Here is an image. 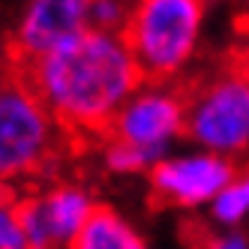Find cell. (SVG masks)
Wrapping results in <instances>:
<instances>
[{"label":"cell","instance_id":"1","mask_svg":"<svg viewBox=\"0 0 249 249\" xmlns=\"http://www.w3.org/2000/svg\"><path fill=\"white\" fill-rule=\"evenodd\" d=\"M60 129L105 135L114 114L144 84L120 33L84 30L72 42L21 69Z\"/></svg>","mask_w":249,"mask_h":249},{"label":"cell","instance_id":"2","mask_svg":"<svg viewBox=\"0 0 249 249\" xmlns=\"http://www.w3.org/2000/svg\"><path fill=\"white\" fill-rule=\"evenodd\" d=\"M204 0H135L123 30L144 81L180 78L201 42Z\"/></svg>","mask_w":249,"mask_h":249},{"label":"cell","instance_id":"3","mask_svg":"<svg viewBox=\"0 0 249 249\" xmlns=\"http://www.w3.org/2000/svg\"><path fill=\"white\" fill-rule=\"evenodd\" d=\"M186 90V138L192 147L234 159L249 150V84L228 63Z\"/></svg>","mask_w":249,"mask_h":249},{"label":"cell","instance_id":"4","mask_svg":"<svg viewBox=\"0 0 249 249\" xmlns=\"http://www.w3.org/2000/svg\"><path fill=\"white\" fill-rule=\"evenodd\" d=\"M60 144V126L36 90L15 75L0 93V183L42 171Z\"/></svg>","mask_w":249,"mask_h":249},{"label":"cell","instance_id":"5","mask_svg":"<svg viewBox=\"0 0 249 249\" xmlns=\"http://www.w3.org/2000/svg\"><path fill=\"white\" fill-rule=\"evenodd\" d=\"M102 138L123 141L156 165L186 138V90L168 81H144L114 114Z\"/></svg>","mask_w":249,"mask_h":249},{"label":"cell","instance_id":"6","mask_svg":"<svg viewBox=\"0 0 249 249\" xmlns=\"http://www.w3.org/2000/svg\"><path fill=\"white\" fill-rule=\"evenodd\" d=\"M237 177L234 159L207 153L198 147L174 150L147 171L150 192L168 207L195 210L210 207L213 198Z\"/></svg>","mask_w":249,"mask_h":249},{"label":"cell","instance_id":"7","mask_svg":"<svg viewBox=\"0 0 249 249\" xmlns=\"http://www.w3.org/2000/svg\"><path fill=\"white\" fill-rule=\"evenodd\" d=\"M99 210L93 192L81 183H54L18 201L27 249H69Z\"/></svg>","mask_w":249,"mask_h":249},{"label":"cell","instance_id":"8","mask_svg":"<svg viewBox=\"0 0 249 249\" xmlns=\"http://www.w3.org/2000/svg\"><path fill=\"white\" fill-rule=\"evenodd\" d=\"M87 9L90 0H24L9 36L12 63L24 69L90 30Z\"/></svg>","mask_w":249,"mask_h":249},{"label":"cell","instance_id":"9","mask_svg":"<svg viewBox=\"0 0 249 249\" xmlns=\"http://www.w3.org/2000/svg\"><path fill=\"white\" fill-rule=\"evenodd\" d=\"M69 249H150L147 237L135 228L132 219H126L120 210L99 204L93 219L87 222L81 237Z\"/></svg>","mask_w":249,"mask_h":249},{"label":"cell","instance_id":"10","mask_svg":"<svg viewBox=\"0 0 249 249\" xmlns=\"http://www.w3.org/2000/svg\"><path fill=\"white\" fill-rule=\"evenodd\" d=\"M210 219L222 228H234L243 219H249V168L237 171V177L231 180L210 204Z\"/></svg>","mask_w":249,"mask_h":249},{"label":"cell","instance_id":"11","mask_svg":"<svg viewBox=\"0 0 249 249\" xmlns=\"http://www.w3.org/2000/svg\"><path fill=\"white\" fill-rule=\"evenodd\" d=\"M102 165L111 174H120V177L147 174L153 168L144 153H138L135 147L123 144V141H114V138H102Z\"/></svg>","mask_w":249,"mask_h":249},{"label":"cell","instance_id":"12","mask_svg":"<svg viewBox=\"0 0 249 249\" xmlns=\"http://www.w3.org/2000/svg\"><path fill=\"white\" fill-rule=\"evenodd\" d=\"M132 3L135 0H90V9H87L90 30L120 33L123 36V30L129 24V15H132Z\"/></svg>","mask_w":249,"mask_h":249},{"label":"cell","instance_id":"13","mask_svg":"<svg viewBox=\"0 0 249 249\" xmlns=\"http://www.w3.org/2000/svg\"><path fill=\"white\" fill-rule=\"evenodd\" d=\"M0 249H27L18 201H12L3 192H0Z\"/></svg>","mask_w":249,"mask_h":249},{"label":"cell","instance_id":"14","mask_svg":"<svg viewBox=\"0 0 249 249\" xmlns=\"http://www.w3.org/2000/svg\"><path fill=\"white\" fill-rule=\"evenodd\" d=\"M201 249H249V240L237 231H222V234H204Z\"/></svg>","mask_w":249,"mask_h":249},{"label":"cell","instance_id":"15","mask_svg":"<svg viewBox=\"0 0 249 249\" xmlns=\"http://www.w3.org/2000/svg\"><path fill=\"white\" fill-rule=\"evenodd\" d=\"M228 66L234 69V72L249 84V30H246V36H243V42L231 51V57H228Z\"/></svg>","mask_w":249,"mask_h":249},{"label":"cell","instance_id":"16","mask_svg":"<svg viewBox=\"0 0 249 249\" xmlns=\"http://www.w3.org/2000/svg\"><path fill=\"white\" fill-rule=\"evenodd\" d=\"M15 81V72H12V66L9 63H0V93L6 90V87Z\"/></svg>","mask_w":249,"mask_h":249}]
</instances>
